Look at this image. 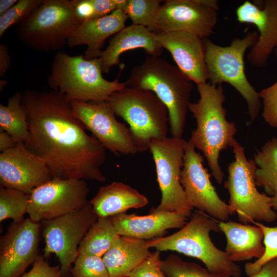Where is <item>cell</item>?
<instances>
[{"instance_id": "cell-7", "label": "cell", "mask_w": 277, "mask_h": 277, "mask_svg": "<svg viewBox=\"0 0 277 277\" xmlns=\"http://www.w3.org/2000/svg\"><path fill=\"white\" fill-rule=\"evenodd\" d=\"M72 1L44 0L16 25L19 39L39 52L59 51L82 24Z\"/></svg>"}, {"instance_id": "cell-2", "label": "cell", "mask_w": 277, "mask_h": 277, "mask_svg": "<svg viewBox=\"0 0 277 277\" xmlns=\"http://www.w3.org/2000/svg\"><path fill=\"white\" fill-rule=\"evenodd\" d=\"M197 89L200 98L188 106L197 125L189 141L203 152L212 175L221 184L224 174L219 165V155L228 147H232L237 129L234 122L226 119L222 85L205 83L197 85Z\"/></svg>"}, {"instance_id": "cell-3", "label": "cell", "mask_w": 277, "mask_h": 277, "mask_svg": "<svg viewBox=\"0 0 277 277\" xmlns=\"http://www.w3.org/2000/svg\"><path fill=\"white\" fill-rule=\"evenodd\" d=\"M125 83L153 92L168 109L171 136L182 138L193 86L177 66L160 56L148 55L132 69Z\"/></svg>"}, {"instance_id": "cell-16", "label": "cell", "mask_w": 277, "mask_h": 277, "mask_svg": "<svg viewBox=\"0 0 277 277\" xmlns=\"http://www.w3.org/2000/svg\"><path fill=\"white\" fill-rule=\"evenodd\" d=\"M40 222H13L0 241V277H19L39 255Z\"/></svg>"}, {"instance_id": "cell-38", "label": "cell", "mask_w": 277, "mask_h": 277, "mask_svg": "<svg viewBox=\"0 0 277 277\" xmlns=\"http://www.w3.org/2000/svg\"><path fill=\"white\" fill-rule=\"evenodd\" d=\"M93 5L95 18L101 17L110 14L122 5L125 0H91Z\"/></svg>"}, {"instance_id": "cell-32", "label": "cell", "mask_w": 277, "mask_h": 277, "mask_svg": "<svg viewBox=\"0 0 277 277\" xmlns=\"http://www.w3.org/2000/svg\"><path fill=\"white\" fill-rule=\"evenodd\" d=\"M253 223L259 226L263 232L265 250L259 259L245 265L244 270L249 277L256 274L267 262L277 257V226L268 227L259 222Z\"/></svg>"}, {"instance_id": "cell-12", "label": "cell", "mask_w": 277, "mask_h": 277, "mask_svg": "<svg viewBox=\"0 0 277 277\" xmlns=\"http://www.w3.org/2000/svg\"><path fill=\"white\" fill-rule=\"evenodd\" d=\"M89 192L85 180L53 177L31 192L27 214L35 222L58 217L85 206Z\"/></svg>"}, {"instance_id": "cell-31", "label": "cell", "mask_w": 277, "mask_h": 277, "mask_svg": "<svg viewBox=\"0 0 277 277\" xmlns=\"http://www.w3.org/2000/svg\"><path fill=\"white\" fill-rule=\"evenodd\" d=\"M161 268L167 277H230L212 273L196 263L184 261L172 254L161 261Z\"/></svg>"}, {"instance_id": "cell-5", "label": "cell", "mask_w": 277, "mask_h": 277, "mask_svg": "<svg viewBox=\"0 0 277 277\" xmlns=\"http://www.w3.org/2000/svg\"><path fill=\"white\" fill-rule=\"evenodd\" d=\"M221 232L219 222L196 210L190 219L172 234L147 241L149 248L156 250L174 251L201 261L210 272L230 277H241L242 270L225 251L212 242L210 233Z\"/></svg>"}, {"instance_id": "cell-22", "label": "cell", "mask_w": 277, "mask_h": 277, "mask_svg": "<svg viewBox=\"0 0 277 277\" xmlns=\"http://www.w3.org/2000/svg\"><path fill=\"white\" fill-rule=\"evenodd\" d=\"M137 48L144 49L149 56H160L163 53V48L155 40L154 32L145 27L132 24L113 35L102 51L103 73H109L111 67L118 65L123 53Z\"/></svg>"}, {"instance_id": "cell-28", "label": "cell", "mask_w": 277, "mask_h": 277, "mask_svg": "<svg viewBox=\"0 0 277 277\" xmlns=\"http://www.w3.org/2000/svg\"><path fill=\"white\" fill-rule=\"evenodd\" d=\"M22 99V94L17 92L9 98L6 106L0 105V129L18 143H24L29 134L27 113Z\"/></svg>"}, {"instance_id": "cell-17", "label": "cell", "mask_w": 277, "mask_h": 277, "mask_svg": "<svg viewBox=\"0 0 277 277\" xmlns=\"http://www.w3.org/2000/svg\"><path fill=\"white\" fill-rule=\"evenodd\" d=\"M53 178L50 170L24 143L0 154V186L30 194Z\"/></svg>"}, {"instance_id": "cell-26", "label": "cell", "mask_w": 277, "mask_h": 277, "mask_svg": "<svg viewBox=\"0 0 277 277\" xmlns=\"http://www.w3.org/2000/svg\"><path fill=\"white\" fill-rule=\"evenodd\" d=\"M120 236L110 217H98L81 242L78 254L103 257Z\"/></svg>"}, {"instance_id": "cell-44", "label": "cell", "mask_w": 277, "mask_h": 277, "mask_svg": "<svg viewBox=\"0 0 277 277\" xmlns=\"http://www.w3.org/2000/svg\"><path fill=\"white\" fill-rule=\"evenodd\" d=\"M271 204L273 209L277 211V193L271 197Z\"/></svg>"}, {"instance_id": "cell-30", "label": "cell", "mask_w": 277, "mask_h": 277, "mask_svg": "<svg viewBox=\"0 0 277 277\" xmlns=\"http://www.w3.org/2000/svg\"><path fill=\"white\" fill-rule=\"evenodd\" d=\"M30 194L0 187V222L11 219L18 222L27 213Z\"/></svg>"}, {"instance_id": "cell-27", "label": "cell", "mask_w": 277, "mask_h": 277, "mask_svg": "<svg viewBox=\"0 0 277 277\" xmlns=\"http://www.w3.org/2000/svg\"><path fill=\"white\" fill-rule=\"evenodd\" d=\"M255 183L270 197L277 193V137L267 141L254 155Z\"/></svg>"}, {"instance_id": "cell-35", "label": "cell", "mask_w": 277, "mask_h": 277, "mask_svg": "<svg viewBox=\"0 0 277 277\" xmlns=\"http://www.w3.org/2000/svg\"><path fill=\"white\" fill-rule=\"evenodd\" d=\"M263 101L262 116L270 127L277 129V81L260 92Z\"/></svg>"}, {"instance_id": "cell-18", "label": "cell", "mask_w": 277, "mask_h": 277, "mask_svg": "<svg viewBox=\"0 0 277 277\" xmlns=\"http://www.w3.org/2000/svg\"><path fill=\"white\" fill-rule=\"evenodd\" d=\"M241 23L255 25L258 39L248 54V61L255 67H264L273 51L277 58V0L246 1L236 10Z\"/></svg>"}, {"instance_id": "cell-14", "label": "cell", "mask_w": 277, "mask_h": 277, "mask_svg": "<svg viewBox=\"0 0 277 277\" xmlns=\"http://www.w3.org/2000/svg\"><path fill=\"white\" fill-rule=\"evenodd\" d=\"M203 161L194 146L186 141L181 183L187 200L193 208L219 221H227L235 212L217 194Z\"/></svg>"}, {"instance_id": "cell-39", "label": "cell", "mask_w": 277, "mask_h": 277, "mask_svg": "<svg viewBox=\"0 0 277 277\" xmlns=\"http://www.w3.org/2000/svg\"><path fill=\"white\" fill-rule=\"evenodd\" d=\"M72 3L77 16L82 21L95 18L91 0H72Z\"/></svg>"}, {"instance_id": "cell-41", "label": "cell", "mask_w": 277, "mask_h": 277, "mask_svg": "<svg viewBox=\"0 0 277 277\" xmlns=\"http://www.w3.org/2000/svg\"><path fill=\"white\" fill-rule=\"evenodd\" d=\"M11 62V56L9 54L8 47L0 45V76L3 77L8 71Z\"/></svg>"}, {"instance_id": "cell-1", "label": "cell", "mask_w": 277, "mask_h": 277, "mask_svg": "<svg viewBox=\"0 0 277 277\" xmlns=\"http://www.w3.org/2000/svg\"><path fill=\"white\" fill-rule=\"evenodd\" d=\"M22 103L29 131L24 146L46 164L53 177L106 181L101 170L106 149L86 133L63 95L27 89Z\"/></svg>"}, {"instance_id": "cell-29", "label": "cell", "mask_w": 277, "mask_h": 277, "mask_svg": "<svg viewBox=\"0 0 277 277\" xmlns=\"http://www.w3.org/2000/svg\"><path fill=\"white\" fill-rule=\"evenodd\" d=\"M162 1L126 0L122 8L132 24L145 27L154 33L160 32L156 19Z\"/></svg>"}, {"instance_id": "cell-24", "label": "cell", "mask_w": 277, "mask_h": 277, "mask_svg": "<svg viewBox=\"0 0 277 277\" xmlns=\"http://www.w3.org/2000/svg\"><path fill=\"white\" fill-rule=\"evenodd\" d=\"M97 217H111L138 209L148 203L147 197L136 189L122 182H113L100 188L90 201Z\"/></svg>"}, {"instance_id": "cell-10", "label": "cell", "mask_w": 277, "mask_h": 277, "mask_svg": "<svg viewBox=\"0 0 277 277\" xmlns=\"http://www.w3.org/2000/svg\"><path fill=\"white\" fill-rule=\"evenodd\" d=\"M182 138L167 137L152 140L149 145L155 164L157 181L161 192L155 211L174 212L190 217L193 208L188 202L181 183L185 144Z\"/></svg>"}, {"instance_id": "cell-23", "label": "cell", "mask_w": 277, "mask_h": 277, "mask_svg": "<svg viewBox=\"0 0 277 277\" xmlns=\"http://www.w3.org/2000/svg\"><path fill=\"white\" fill-rule=\"evenodd\" d=\"M219 225L227 240L225 251L232 261L259 259L263 255L264 235L259 226L232 221H219Z\"/></svg>"}, {"instance_id": "cell-4", "label": "cell", "mask_w": 277, "mask_h": 277, "mask_svg": "<svg viewBox=\"0 0 277 277\" xmlns=\"http://www.w3.org/2000/svg\"><path fill=\"white\" fill-rule=\"evenodd\" d=\"M100 57L86 59L84 55L72 56L59 51L55 54L48 83L52 90L69 102H107L115 92L127 86L118 78L109 81L102 75Z\"/></svg>"}, {"instance_id": "cell-21", "label": "cell", "mask_w": 277, "mask_h": 277, "mask_svg": "<svg viewBox=\"0 0 277 277\" xmlns=\"http://www.w3.org/2000/svg\"><path fill=\"white\" fill-rule=\"evenodd\" d=\"M127 18L122 7H118L107 15L85 21L68 38L67 45L69 47L85 45L86 59L99 58L105 40L124 29Z\"/></svg>"}, {"instance_id": "cell-42", "label": "cell", "mask_w": 277, "mask_h": 277, "mask_svg": "<svg viewBox=\"0 0 277 277\" xmlns=\"http://www.w3.org/2000/svg\"><path fill=\"white\" fill-rule=\"evenodd\" d=\"M18 143L8 133L1 129L0 131V151L3 152L14 148Z\"/></svg>"}, {"instance_id": "cell-45", "label": "cell", "mask_w": 277, "mask_h": 277, "mask_svg": "<svg viewBox=\"0 0 277 277\" xmlns=\"http://www.w3.org/2000/svg\"><path fill=\"white\" fill-rule=\"evenodd\" d=\"M7 81L5 80H1L0 81V90L3 91L5 86L7 85Z\"/></svg>"}, {"instance_id": "cell-11", "label": "cell", "mask_w": 277, "mask_h": 277, "mask_svg": "<svg viewBox=\"0 0 277 277\" xmlns=\"http://www.w3.org/2000/svg\"><path fill=\"white\" fill-rule=\"evenodd\" d=\"M98 217L90 202L78 210L58 217L42 222V235L45 246L44 256L51 254L58 258L60 277H66L78 255V248L83 238Z\"/></svg>"}, {"instance_id": "cell-9", "label": "cell", "mask_w": 277, "mask_h": 277, "mask_svg": "<svg viewBox=\"0 0 277 277\" xmlns=\"http://www.w3.org/2000/svg\"><path fill=\"white\" fill-rule=\"evenodd\" d=\"M232 147L235 160L228 166V179L224 184L229 194L228 205L241 223L275 221L277 213L271 206V197L256 188L257 166L254 160L246 158L244 148L236 140Z\"/></svg>"}, {"instance_id": "cell-34", "label": "cell", "mask_w": 277, "mask_h": 277, "mask_svg": "<svg viewBox=\"0 0 277 277\" xmlns=\"http://www.w3.org/2000/svg\"><path fill=\"white\" fill-rule=\"evenodd\" d=\"M44 0H19L9 10L0 15V37L12 26L27 18Z\"/></svg>"}, {"instance_id": "cell-15", "label": "cell", "mask_w": 277, "mask_h": 277, "mask_svg": "<svg viewBox=\"0 0 277 277\" xmlns=\"http://www.w3.org/2000/svg\"><path fill=\"white\" fill-rule=\"evenodd\" d=\"M158 12L156 22L160 32H187L202 38L213 33L217 23L219 3L216 0H167Z\"/></svg>"}, {"instance_id": "cell-36", "label": "cell", "mask_w": 277, "mask_h": 277, "mask_svg": "<svg viewBox=\"0 0 277 277\" xmlns=\"http://www.w3.org/2000/svg\"><path fill=\"white\" fill-rule=\"evenodd\" d=\"M161 251L156 250L130 272L126 277H167L161 268Z\"/></svg>"}, {"instance_id": "cell-43", "label": "cell", "mask_w": 277, "mask_h": 277, "mask_svg": "<svg viewBox=\"0 0 277 277\" xmlns=\"http://www.w3.org/2000/svg\"><path fill=\"white\" fill-rule=\"evenodd\" d=\"M17 2V0H0V15L9 10Z\"/></svg>"}, {"instance_id": "cell-19", "label": "cell", "mask_w": 277, "mask_h": 277, "mask_svg": "<svg viewBox=\"0 0 277 277\" xmlns=\"http://www.w3.org/2000/svg\"><path fill=\"white\" fill-rule=\"evenodd\" d=\"M155 39L172 55L178 68L197 85L208 79L203 38L187 32L155 33Z\"/></svg>"}, {"instance_id": "cell-13", "label": "cell", "mask_w": 277, "mask_h": 277, "mask_svg": "<svg viewBox=\"0 0 277 277\" xmlns=\"http://www.w3.org/2000/svg\"><path fill=\"white\" fill-rule=\"evenodd\" d=\"M74 114L106 149L115 155L138 152L130 128L119 122L107 102H70Z\"/></svg>"}, {"instance_id": "cell-6", "label": "cell", "mask_w": 277, "mask_h": 277, "mask_svg": "<svg viewBox=\"0 0 277 277\" xmlns=\"http://www.w3.org/2000/svg\"><path fill=\"white\" fill-rule=\"evenodd\" d=\"M107 102L129 124L138 152L148 150L152 140L168 137V109L152 91L126 86Z\"/></svg>"}, {"instance_id": "cell-20", "label": "cell", "mask_w": 277, "mask_h": 277, "mask_svg": "<svg viewBox=\"0 0 277 277\" xmlns=\"http://www.w3.org/2000/svg\"><path fill=\"white\" fill-rule=\"evenodd\" d=\"M110 217L120 235L146 241L162 237L168 229L182 228L187 221L177 213L152 209L146 215L124 213Z\"/></svg>"}, {"instance_id": "cell-8", "label": "cell", "mask_w": 277, "mask_h": 277, "mask_svg": "<svg viewBox=\"0 0 277 277\" xmlns=\"http://www.w3.org/2000/svg\"><path fill=\"white\" fill-rule=\"evenodd\" d=\"M258 37L257 32H249L243 38H234L227 46H221L208 38H203L210 83L218 85L227 83L235 88L247 102L251 122L257 117L262 105L259 92L246 77L244 57L246 51L255 44Z\"/></svg>"}, {"instance_id": "cell-25", "label": "cell", "mask_w": 277, "mask_h": 277, "mask_svg": "<svg viewBox=\"0 0 277 277\" xmlns=\"http://www.w3.org/2000/svg\"><path fill=\"white\" fill-rule=\"evenodd\" d=\"M147 241L120 236L103 255L110 277H126L151 253Z\"/></svg>"}, {"instance_id": "cell-33", "label": "cell", "mask_w": 277, "mask_h": 277, "mask_svg": "<svg viewBox=\"0 0 277 277\" xmlns=\"http://www.w3.org/2000/svg\"><path fill=\"white\" fill-rule=\"evenodd\" d=\"M72 277H110L103 257L78 254L70 271Z\"/></svg>"}, {"instance_id": "cell-37", "label": "cell", "mask_w": 277, "mask_h": 277, "mask_svg": "<svg viewBox=\"0 0 277 277\" xmlns=\"http://www.w3.org/2000/svg\"><path fill=\"white\" fill-rule=\"evenodd\" d=\"M60 266H50L43 255H39L32 268L19 277H60Z\"/></svg>"}, {"instance_id": "cell-40", "label": "cell", "mask_w": 277, "mask_h": 277, "mask_svg": "<svg viewBox=\"0 0 277 277\" xmlns=\"http://www.w3.org/2000/svg\"><path fill=\"white\" fill-rule=\"evenodd\" d=\"M251 277H277V257L265 264L256 274Z\"/></svg>"}]
</instances>
